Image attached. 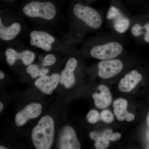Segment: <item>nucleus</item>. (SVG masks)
Here are the masks:
<instances>
[{
    "label": "nucleus",
    "instance_id": "c756f323",
    "mask_svg": "<svg viewBox=\"0 0 149 149\" xmlns=\"http://www.w3.org/2000/svg\"><path fill=\"white\" fill-rule=\"evenodd\" d=\"M9 1H10V0H9Z\"/></svg>",
    "mask_w": 149,
    "mask_h": 149
},
{
    "label": "nucleus",
    "instance_id": "0eeeda50",
    "mask_svg": "<svg viewBox=\"0 0 149 149\" xmlns=\"http://www.w3.org/2000/svg\"><path fill=\"white\" fill-rule=\"evenodd\" d=\"M59 149H80L81 145L74 129L65 126L62 130L58 143Z\"/></svg>",
    "mask_w": 149,
    "mask_h": 149
},
{
    "label": "nucleus",
    "instance_id": "f8f14e48",
    "mask_svg": "<svg viewBox=\"0 0 149 149\" xmlns=\"http://www.w3.org/2000/svg\"><path fill=\"white\" fill-rule=\"evenodd\" d=\"M5 55L8 63L11 65L19 59L22 60L25 65H29L34 61L35 57V54L31 51L26 50L18 53L12 48H8L6 50Z\"/></svg>",
    "mask_w": 149,
    "mask_h": 149
},
{
    "label": "nucleus",
    "instance_id": "393cba45",
    "mask_svg": "<svg viewBox=\"0 0 149 149\" xmlns=\"http://www.w3.org/2000/svg\"><path fill=\"white\" fill-rule=\"evenodd\" d=\"M49 70L47 68H43V69L40 70V74L39 76L40 77L45 76L49 72Z\"/></svg>",
    "mask_w": 149,
    "mask_h": 149
},
{
    "label": "nucleus",
    "instance_id": "412c9836",
    "mask_svg": "<svg viewBox=\"0 0 149 149\" xmlns=\"http://www.w3.org/2000/svg\"><path fill=\"white\" fill-rule=\"evenodd\" d=\"M26 71L31 74L32 78H35L39 76L40 70L37 65L30 64L27 68Z\"/></svg>",
    "mask_w": 149,
    "mask_h": 149
},
{
    "label": "nucleus",
    "instance_id": "1a4fd4ad",
    "mask_svg": "<svg viewBox=\"0 0 149 149\" xmlns=\"http://www.w3.org/2000/svg\"><path fill=\"white\" fill-rule=\"evenodd\" d=\"M30 44L46 51H50L52 44L55 41L52 36L43 31H32L30 34Z\"/></svg>",
    "mask_w": 149,
    "mask_h": 149
},
{
    "label": "nucleus",
    "instance_id": "f03ea898",
    "mask_svg": "<svg viewBox=\"0 0 149 149\" xmlns=\"http://www.w3.org/2000/svg\"><path fill=\"white\" fill-rule=\"evenodd\" d=\"M124 47L120 41L114 39H106L93 46L90 51L91 55L100 60L116 58L122 53Z\"/></svg>",
    "mask_w": 149,
    "mask_h": 149
},
{
    "label": "nucleus",
    "instance_id": "dca6fc26",
    "mask_svg": "<svg viewBox=\"0 0 149 149\" xmlns=\"http://www.w3.org/2000/svg\"><path fill=\"white\" fill-rule=\"evenodd\" d=\"M129 30L135 40L142 38L144 42L149 44V21L143 24L134 19L132 21Z\"/></svg>",
    "mask_w": 149,
    "mask_h": 149
},
{
    "label": "nucleus",
    "instance_id": "9d476101",
    "mask_svg": "<svg viewBox=\"0 0 149 149\" xmlns=\"http://www.w3.org/2000/svg\"><path fill=\"white\" fill-rule=\"evenodd\" d=\"M60 80V75L54 73L51 76L41 77L35 81V86L45 94L50 95L57 87Z\"/></svg>",
    "mask_w": 149,
    "mask_h": 149
},
{
    "label": "nucleus",
    "instance_id": "423d86ee",
    "mask_svg": "<svg viewBox=\"0 0 149 149\" xmlns=\"http://www.w3.org/2000/svg\"><path fill=\"white\" fill-rule=\"evenodd\" d=\"M99 76L103 79L115 77L122 71L124 65L122 61L117 58L101 61L98 63Z\"/></svg>",
    "mask_w": 149,
    "mask_h": 149
},
{
    "label": "nucleus",
    "instance_id": "9b49d317",
    "mask_svg": "<svg viewBox=\"0 0 149 149\" xmlns=\"http://www.w3.org/2000/svg\"><path fill=\"white\" fill-rule=\"evenodd\" d=\"M143 78L142 74L138 70H133L125 74L120 80L118 89L123 93H129L133 91Z\"/></svg>",
    "mask_w": 149,
    "mask_h": 149
},
{
    "label": "nucleus",
    "instance_id": "4be33fe9",
    "mask_svg": "<svg viewBox=\"0 0 149 149\" xmlns=\"http://www.w3.org/2000/svg\"><path fill=\"white\" fill-rule=\"evenodd\" d=\"M56 58L53 55L49 54L44 58L42 61V65L44 66H50L55 63Z\"/></svg>",
    "mask_w": 149,
    "mask_h": 149
},
{
    "label": "nucleus",
    "instance_id": "6ab92c4d",
    "mask_svg": "<svg viewBox=\"0 0 149 149\" xmlns=\"http://www.w3.org/2000/svg\"><path fill=\"white\" fill-rule=\"evenodd\" d=\"M100 119V114L96 110H91L87 115V120L91 124H94L98 122Z\"/></svg>",
    "mask_w": 149,
    "mask_h": 149
},
{
    "label": "nucleus",
    "instance_id": "a878e982",
    "mask_svg": "<svg viewBox=\"0 0 149 149\" xmlns=\"http://www.w3.org/2000/svg\"><path fill=\"white\" fill-rule=\"evenodd\" d=\"M4 77V73L2 71H1H1H0V79H1V80H2V79H3Z\"/></svg>",
    "mask_w": 149,
    "mask_h": 149
},
{
    "label": "nucleus",
    "instance_id": "f3484780",
    "mask_svg": "<svg viewBox=\"0 0 149 149\" xmlns=\"http://www.w3.org/2000/svg\"><path fill=\"white\" fill-rule=\"evenodd\" d=\"M21 30V25L18 22H15L9 27H6L0 19V38L5 41L13 40L18 35Z\"/></svg>",
    "mask_w": 149,
    "mask_h": 149
},
{
    "label": "nucleus",
    "instance_id": "20e7f679",
    "mask_svg": "<svg viewBox=\"0 0 149 149\" xmlns=\"http://www.w3.org/2000/svg\"><path fill=\"white\" fill-rule=\"evenodd\" d=\"M23 12L29 17H41L47 20L54 18L56 13L55 6L49 2H31L24 6Z\"/></svg>",
    "mask_w": 149,
    "mask_h": 149
},
{
    "label": "nucleus",
    "instance_id": "bb28decb",
    "mask_svg": "<svg viewBox=\"0 0 149 149\" xmlns=\"http://www.w3.org/2000/svg\"><path fill=\"white\" fill-rule=\"evenodd\" d=\"M3 108V104L1 102H0V111L1 112Z\"/></svg>",
    "mask_w": 149,
    "mask_h": 149
},
{
    "label": "nucleus",
    "instance_id": "c85d7f7f",
    "mask_svg": "<svg viewBox=\"0 0 149 149\" xmlns=\"http://www.w3.org/2000/svg\"><path fill=\"white\" fill-rule=\"evenodd\" d=\"M0 149H6V148H5V147H4L3 146H1V147H0Z\"/></svg>",
    "mask_w": 149,
    "mask_h": 149
},
{
    "label": "nucleus",
    "instance_id": "f257e3e1",
    "mask_svg": "<svg viewBox=\"0 0 149 149\" xmlns=\"http://www.w3.org/2000/svg\"><path fill=\"white\" fill-rule=\"evenodd\" d=\"M54 123L49 116H43L32 130V143L37 149H49L53 143Z\"/></svg>",
    "mask_w": 149,
    "mask_h": 149
},
{
    "label": "nucleus",
    "instance_id": "aec40b11",
    "mask_svg": "<svg viewBox=\"0 0 149 149\" xmlns=\"http://www.w3.org/2000/svg\"><path fill=\"white\" fill-rule=\"evenodd\" d=\"M101 119L106 123H111L114 120V116L108 109L104 110L100 113Z\"/></svg>",
    "mask_w": 149,
    "mask_h": 149
},
{
    "label": "nucleus",
    "instance_id": "39448f33",
    "mask_svg": "<svg viewBox=\"0 0 149 149\" xmlns=\"http://www.w3.org/2000/svg\"><path fill=\"white\" fill-rule=\"evenodd\" d=\"M106 18L112 29L117 34H124L130 29L132 21L117 7H110L107 12Z\"/></svg>",
    "mask_w": 149,
    "mask_h": 149
},
{
    "label": "nucleus",
    "instance_id": "7ed1b4c3",
    "mask_svg": "<svg viewBox=\"0 0 149 149\" xmlns=\"http://www.w3.org/2000/svg\"><path fill=\"white\" fill-rule=\"evenodd\" d=\"M73 13L77 18L92 29H100L103 23L102 15L91 7L76 4L73 7Z\"/></svg>",
    "mask_w": 149,
    "mask_h": 149
},
{
    "label": "nucleus",
    "instance_id": "2eb2a0df",
    "mask_svg": "<svg viewBox=\"0 0 149 149\" xmlns=\"http://www.w3.org/2000/svg\"><path fill=\"white\" fill-rule=\"evenodd\" d=\"M99 93L93 94L92 97L96 107L100 109H104L109 107L112 101L111 93L109 88L104 85H100L97 89Z\"/></svg>",
    "mask_w": 149,
    "mask_h": 149
},
{
    "label": "nucleus",
    "instance_id": "a211bd4d",
    "mask_svg": "<svg viewBox=\"0 0 149 149\" xmlns=\"http://www.w3.org/2000/svg\"><path fill=\"white\" fill-rule=\"evenodd\" d=\"M104 131V135L99 138L95 142V146L96 149H105L109 146V137L110 134L113 133V131L111 129H106Z\"/></svg>",
    "mask_w": 149,
    "mask_h": 149
},
{
    "label": "nucleus",
    "instance_id": "4468645a",
    "mask_svg": "<svg viewBox=\"0 0 149 149\" xmlns=\"http://www.w3.org/2000/svg\"><path fill=\"white\" fill-rule=\"evenodd\" d=\"M128 105L127 101L123 98L117 99L113 102V112L119 121L125 119L128 122H131L135 119V115L127 111Z\"/></svg>",
    "mask_w": 149,
    "mask_h": 149
},
{
    "label": "nucleus",
    "instance_id": "b1692460",
    "mask_svg": "<svg viewBox=\"0 0 149 149\" xmlns=\"http://www.w3.org/2000/svg\"><path fill=\"white\" fill-rule=\"evenodd\" d=\"M121 135L120 133H112L109 136V140L110 141H118L121 139Z\"/></svg>",
    "mask_w": 149,
    "mask_h": 149
},
{
    "label": "nucleus",
    "instance_id": "6e6552de",
    "mask_svg": "<svg viewBox=\"0 0 149 149\" xmlns=\"http://www.w3.org/2000/svg\"><path fill=\"white\" fill-rule=\"evenodd\" d=\"M42 111V106L41 104L36 102L29 104L16 114L15 123L17 126H22L29 119L37 118L41 114Z\"/></svg>",
    "mask_w": 149,
    "mask_h": 149
},
{
    "label": "nucleus",
    "instance_id": "cd10ccee",
    "mask_svg": "<svg viewBox=\"0 0 149 149\" xmlns=\"http://www.w3.org/2000/svg\"><path fill=\"white\" fill-rule=\"evenodd\" d=\"M147 124H148V126L149 127V111L148 113V115H147Z\"/></svg>",
    "mask_w": 149,
    "mask_h": 149
},
{
    "label": "nucleus",
    "instance_id": "5701e85b",
    "mask_svg": "<svg viewBox=\"0 0 149 149\" xmlns=\"http://www.w3.org/2000/svg\"><path fill=\"white\" fill-rule=\"evenodd\" d=\"M105 131L104 130L103 132L101 131H93L90 133V136L92 140L95 141H97L99 138L102 137L104 135Z\"/></svg>",
    "mask_w": 149,
    "mask_h": 149
},
{
    "label": "nucleus",
    "instance_id": "ddd939ff",
    "mask_svg": "<svg viewBox=\"0 0 149 149\" xmlns=\"http://www.w3.org/2000/svg\"><path fill=\"white\" fill-rule=\"evenodd\" d=\"M77 63L76 59L74 58H70L61 74L60 83L64 85L65 88H71L75 83L74 72Z\"/></svg>",
    "mask_w": 149,
    "mask_h": 149
}]
</instances>
